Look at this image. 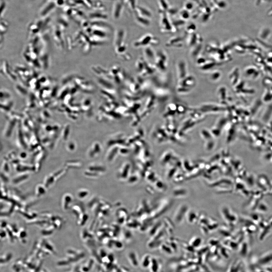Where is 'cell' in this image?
<instances>
[{
    "label": "cell",
    "mask_w": 272,
    "mask_h": 272,
    "mask_svg": "<svg viewBox=\"0 0 272 272\" xmlns=\"http://www.w3.org/2000/svg\"><path fill=\"white\" fill-rule=\"evenodd\" d=\"M126 34L123 30L118 31L115 36L113 41L114 49L116 55L124 61H130L132 56L128 52V45Z\"/></svg>",
    "instance_id": "obj_1"
},
{
    "label": "cell",
    "mask_w": 272,
    "mask_h": 272,
    "mask_svg": "<svg viewBox=\"0 0 272 272\" xmlns=\"http://www.w3.org/2000/svg\"><path fill=\"white\" fill-rule=\"evenodd\" d=\"M136 67L140 77H142L152 75L156 71L154 65L148 62L143 57H140L137 60Z\"/></svg>",
    "instance_id": "obj_2"
},
{
    "label": "cell",
    "mask_w": 272,
    "mask_h": 272,
    "mask_svg": "<svg viewBox=\"0 0 272 272\" xmlns=\"http://www.w3.org/2000/svg\"><path fill=\"white\" fill-rule=\"evenodd\" d=\"M160 43V39L152 34H146L133 43V47L136 48L156 46Z\"/></svg>",
    "instance_id": "obj_3"
},
{
    "label": "cell",
    "mask_w": 272,
    "mask_h": 272,
    "mask_svg": "<svg viewBox=\"0 0 272 272\" xmlns=\"http://www.w3.org/2000/svg\"><path fill=\"white\" fill-rule=\"evenodd\" d=\"M168 58L166 53L160 50L156 53L154 65L156 70L161 72H165L168 67Z\"/></svg>",
    "instance_id": "obj_4"
},
{
    "label": "cell",
    "mask_w": 272,
    "mask_h": 272,
    "mask_svg": "<svg viewBox=\"0 0 272 272\" xmlns=\"http://www.w3.org/2000/svg\"><path fill=\"white\" fill-rule=\"evenodd\" d=\"M144 49L143 52L144 54L143 57L149 63L154 65L156 53L154 52L152 47H144Z\"/></svg>",
    "instance_id": "obj_5"
},
{
    "label": "cell",
    "mask_w": 272,
    "mask_h": 272,
    "mask_svg": "<svg viewBox=\"0 0 272 272\" xmlns=\"http://www.w3.org/2000/svg\"><path fill=\"white\" fill-rule=\"evenodd\" d=\"M187 69L185 62L180 61L178 62L177 65V73L179 80L184 79L187 75Z\"/></svg>",
    "instance_id": "obj_6"
},
{
    "label": "cell",
    "mask_w": 272,
    "mask_h": 272,
    "mask_svg": "<svg viewBox=\"0 0 272 272\" xmlns=\"http://www.w3.org/2000/svg\"><path fill=\"white\" fill-rule=\"evenodd\" d=\"M183 41V39L181 37H173L166 43V46L168 47H179L182 46Z\"/></svg>",
    "instance_id": "obj_7"
},
{
    "label": "cell",
    "mask_w": 272,
    "mask_h": 272,
    "mask_svg": "<svg viewBox=\"0 0 272 272\" xmlns=\"http://www.w3.org/2000/svg\"><path fill=\"white\" fill-rule=\"evenodd\" d=\"M128 258L132 264L134 266L137 267L138 266V262L137 258L135 254L132 253H129L128 255Z\"/></svg>",
    "instance_id": "obj_8"
},
{
    "label": "cell",
    "mask_w": 272,
    "mask_h": 272,
    "mask_svg": "<svg viewBox=\"0 0 272 272\" xmlns=\"http://www.w3.org/2000/svg\"><path fill=\"white\" fill-rule=\"evenodd\" d=\"M151 260V264H152V272H157L159 270V265L157 261L155 258H153Z\"/></svg>",
    "instance_id": "obj_9"
},
{
    "label": "cell",
    "mask_w": 272,
    "mask_h": 272,
    "mask_svg": "<svg viewBox=\"0 0 272 272\" xmlns=\"http://www.w3.org/2000/svg\"><path fill=\"white\" fill-rule=\"evenodd\" d=\"M151 260H150V257L149 255H147L143 258L142 265L143 267L147 268L151 264Z\"/></svg>",
    "instance_id": "obj_10"
},
{
    "label": "cell",
    "mask_w": 272,
    "mask_h": 272,
    "mask_svg": "<svg viewBox=\"0 0 272 272\" xmlns=\"http://www.w3.org/2000/svg\"><path fill=\"white\" fill-rule=\"evenodd\" d=\"M221 73L218 71L213 72L211 74L210 78L211 80L213 81H216L219 80V78L221 77Z\"/></svg>",
    "instance_id": "obj_11"
}]
</instances>
